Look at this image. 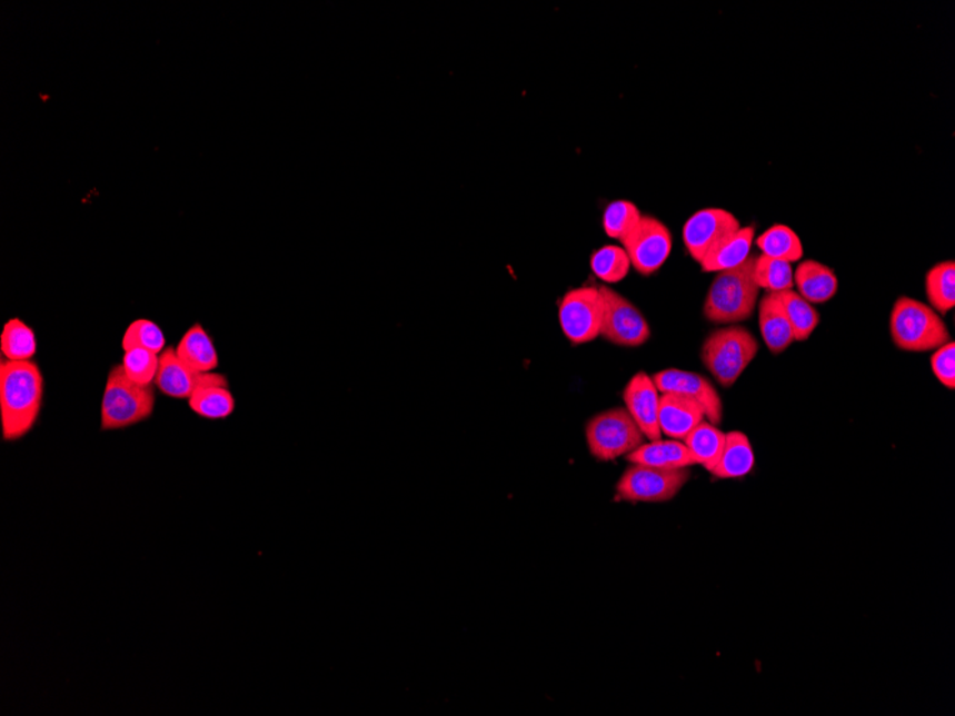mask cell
<instances>
[{
  "instance_id": "1",
  "label": "cell",
  "mask_w": 955,
  "mask_h": 716,
  "mask_svg": "<svg viewBox=\"0 0 955 716\" xmlns=\"http://www.w3.org/2000/svg\"><path fill=\"white\" fill-rule=\"evenodd\" d=\"M44 397V379L34 360L0 362V417L8 442L22 439L37 425Z\"/></svg>"
},
{
  "instance_id": "2",
  "label": "cell",
  "mask_w": 955,
  "mask_h": 716,
  "mask_svg": "<svg viewBox=\"0 0 955 716\" xmlns=\"http://www.w3.org/2000/svg\"><path fill=\"white\" fill-rule=\"evenodd\" d=\"M755 255L737 268L714 278L704 302V317L715 325H737L753 317L759 287L755 282Z\"/></svg>"
},
{
  "instance_id": "3",
  "label": "cell",
  "mask_w": 955,
  "mask_h": 716,
  "mask_svg": "<svg viewBox=\"0 0 955 716\" xmlns=\"http://www.w3.org/2000/svg\"><path fill=\"white\" fill-rule=\"evenodd\" d=\"M889 332L895 347L905 352H934L952 340L947 325L932 307L907 297L894 304Z\"/></svg>"
},
{
  "instance_id": "4",
  "label": "cell",
  "mask_w": 955,
  "mask_h": 716,
  "mask_svg": "<svg viewBox=\"0 0 955 716\" xmlns=\"http://www.w3.org/2000/svg\"><path fill=\"white\" fill-rule=\"evenodd\" d=\"M152 385L135 382L122 364L109 370L101 407V429H127L152 417L155 409Z\"/></svg>"
},
{
  "instance_id": "5",
  "label": "cell",
  "mask_w": 955,
  "mask_h": 716,
  "mask_svg": "<svg viewBox=\"0 0 955 716\" xmlns=\"http://www.w3.org/2000/svg\"><path fill=\"white\" fill-rule=\"evenodd\" d=\"M759 344L747 328L739 325L719 328L704 340L702 359L715 380L732 388L757 357Z\"/></svg>"
},
{
  "instance_id": "6",
  "label": "cell",
  "mask_w": 955,
  "mask_h": 716,
  "mask_svg": "<svg viewBox=\"0 0 955 716\" xmlns=\"http://www.w3.org/2000/svg\"><path fill=\"white\" fill-rule=\"evenodd\" d=\"M585 438L589 454L601 463L628 457L647 439L625 408H613L595 415L585 425Z\"/></svg>"
},
{
  "instance_id": "7",
  "label": "cell",
  "mask_w": 955,
  "mask_h": 716,
  "mask_svg": "<svg viewBox=\"0 0 955 716\" xmlns=\"http://www.w3.org/2000/svg\"><path fill=\"white\" fill-rule=\"evenodd\" d=\"M689 478V468L667 470L631 465L619 478L615 494L625 503H668L677 497Z\"/></svg>"
},
{
  "instance_id": "8",
  "label": "cell",
  "mask_w": 955,
  "mask_h": 716,
  "mask_svg": "<svg viewBox=\"0 0 955 716\" xmlns=\"http://www.w3.org/2000/svg\"><path fill=\"white\" fill-rule=\"evenodd\" d=\"M558 318L565 338L575 347L599 338L604 318V300L599 288L568 290L559 300Z\"/></svg>"
},
{
  "instance_id": "9",
  "label": "cell",
  "mask_w": 955,
  "mask_h": 716,
  "mask_svg": "<svg viewBox=\"0 0 955 716\" xmlns=\"http://www.w3.org/2000/svg\"><path fill=\"white\" fill-rule=\"evenodd\" d=\"M604 300L601 335L619 348H639L651 338V328L631 300L609 287H599Z\"/></svg>"
},
{
  "instance_id": "10",
  "label": "cell",
  "mask_w": 955,
  "mask_h": 716,
  "mask_svg": "<svg viewBox=\"0 0 955 716\" xmlns=\"http://www.w3.org/2000/svg\"><path fill=\"white\" fill-rule=\"evenodd\" d=\"M623 248L633 268L643 277H651L664 267L673 250V237L661 220L643 215L637 227L623 240Z\"/></svg>"
},
{
  "instance_id": "11",
  "label": "cell",
  "mask_w": 955,
  "mask_h": 716,
  "mask_svg": "<svg viewBox=\"0 0 955 716\" xmlns=\"http://www.w3.org/2000/svg\"><path fill=\"white\" fill-rule=\"evenodd\" d=\"M742 223L729 210L722 208H705L695 212L685 222L683 240L689 257L702 263L714 249L733 237Z\"/></svg>"
},
{
  "instance_id": "12",
  "label": "cell",
  "mask_w": 955,
  "mask_h": 716,
  "mask_svg": "<svg viewBox=\"0 0 955 716\" xmlns=\"http://www.w3.org/2000/svg\"><path fill=\"white\" fill-rule=\"evenodd\" d=\"M654 384L657 385L661 394H677L682 397L695 400L704 409L705 419L708 422L717 425L723 422V400L703 375L689 372L683 369H665L661 372L655 374Z\"/></svg>"
},
{
  "instance_id": "13",
  "label": "cell",
  "mask_w": 955,
  "mask_h": 716,
  "mask_svg": "<svg viewBox=\"0 0 955 716\" xmlns=\"http://www.w3.org/2000/svg\"><path fill=\"white\" fill-rule=\"evenodd\" d=\"M223 377L225 375L217 372H197L179 359L177 349L169 347L159 355V368L153 384L167 397L189 399L198 388L217 382Z\"/></svg>"
},
{
  "instance_id": "14",
  "label": "cell",
  "mask_w": 955,
  "mask_h": 716,
  "mask_svg": "<svg viewBox=\"0 0 955 716\" xmlns=\"http://www.w3.org/2000/svg\"><path fill=\"white\" fill-rule=\"evenodd\" d=\"M659 392L654 379L645 372L635 374L623 392L625 409L649 440L661 439L659 429Z\"/></svg>"
},
{
  "instance_id": "15",
  "label": "cell",
  "mask_w": 955,
  "mask_h": 716,
  "mask_svg": "<svg viewBox=\"0 0 955 716\" xmlns=\"http://www.w3.org/2000/svg\"><path fill=\"white\" fill-rule=\"evenodd\" d=\"M704 419V409L695 400L677 394L659 397L658 422L665 437L684 440Z\"/></svg>"
},
{
  "instance_id": "16",
  "label": "cell",
  "mask_w": 955,
  "mask_h": 716,
  "mask_svg": "<svg viewBox=\"0 0 955 716\" xmlns=\"http://www.w3.org/2000/svg\"><path fill=\"white\" fill-rule=\"evenodd\" d=\"M625 458L631 465L667 470L684 469L697 465L683 440L677 439L649 440Z\"/></svg>"
},
{
  "instance_id": "17",
  "label": "cell",
  "mask_w": 955,
  "mask_h": 716,
  "mask_svg": "<svg viewBox=\"0 0 955 716\" xmlns=\"http://www.w3.org/2000/svg\"><path fill=\"white\" fill-rule=\"evenodd\" d=\"M758 324L769 352L778 355L792 347L794 332L778 294H767L759 300Z\"/></svg>"
},
{
  "instance_id": "18",
  "label": "cell",
  "mask_w": 955,
  "mask_h": 716,
  "mask_svg": "<svg viewBox=\"0 0 955 716\" xmlns=\"http://www.w3.org/2000/svg\"><path fill=\"white\" fill-rule=\"evenodd\" d=\"M794 285L809 304H825L835 297L838 279L834 270L817 260H804L794 270Z\"/></svg>"
},
{
  "instance_id": "19",
  "label": "cell",
  "mask_w": 955,
  "mask_h": 716,
  "mask_svg": "<svg viewBox=\"0 0 955 716\" xmlns=\"http://www.w3.org/2000/svg\"><path fill=\"white\" fill-rule=\"evenodd\" d=\"M755 454L747 435L733 430L725 434V445L717 467L712 473L717 479H739L754 469Z\"/></svg>"
},
{
  "instance_id": "20",
  "label": "cell",
  "mask_w": 955,
  "mask_h": 716,
  "mask_svg": "<svg viewBox=\"0 0 955 716\" xmlns=\"http://www.w3.org/2000/svg\"><path fill=\"white\" fill-rule=\"evenodd\" d=\"M177 355L182 362L197 372H213L219 367L218 350L207 330L201 325H193L183 338L179 340Z\"/></svg>"
},
{
  "instance_id": "21",
  "label": "cell",
  "mask_w": 955,
  "mask_h": 716,
  "mask_svg": "<svg viewBox=\"0 0 955 716\" xmlns=\"http://www.w3.org/2000/svg\"><path fill=\"white\" fill-rule=\"evenodd\" d=\"M233 395L229 389L227 377L217 382L203 385L189 398V408L199 417L211 420H221L231 417L235 412Z\"/></svg>"
},
{
  "instance_id": "22",
  "label": "cell",
  "mask_w": 955,
  "mask_h": 716,
  "mask_svg": "<svg viewBox=\"0 0 955 716\" xmlns=\"http://www.w3.org/2000/svg\"><path fill=\"white\" fill-rule=\"evenodd\" d=\"M754 235V227H745L737 230L733 237L724 240L717 249H714L699 263L702 265L703 272L718 274L723 272V270L737 268L738 265L744 263L745 260L752 257L749 252H752Z\"/></svg>"
},
{
  "instance_id": "23",
  "label": "cell",
  "mask_w": 955,
  "mask_h": 716,
  "mask_svg": "<svg viewBox=\"0 0 955 716\" xmlns=\"http://www.w3.org/2000/svg\"><path fill=\"white\" fill-rule=\"evenodd\" d=\"M683 442L688 448L689 454L693 455L695 463L702 465L708 473H712L717 467L719 458H722L725 434L717 425L704 419L702 424H698L688 434V437Z\"/></svg>"
},
{
  "instance_id": "24",
  "label": "cell",
  "mask_w": 955,
  "mask_h": 716,
  "mask_svg": "<svg viewBox=\"0 0 955 716\" xmlns=\"http://www.w3.org/2000/svg\"><path fill=\"white\" fill-rule=\"evenodd\" d=\"M925 294L928 302L938 315H947L955 307V263L954 260L934 265L925 277Z\"/></svg>"
},
{
  "instance_id": "25",
  "label": "cell",
  "mask_w": 955,
  "mask_h": 716,
  "mask_svg": "<svg viewBox=\"0 0 955 716\" xmlns=\"http://www.w3.org/2000/svg\"><path fill=\"white\" fill-rule=\"evenodd\" d=\"M765 257L798 262L804 257L802 239L794 230L785 225H774L755 240Z\"/></svg>"
},
{
  "instance_id": "26",
  "label": "cell",
  "mask_w": 955,
  "mask_h": 716,
  "mask_svg": "<svg viewBox=\"0 0 955 716\" xmlns=\"http://www.w3.org/2000/svg\"><path fill=\"white\" fill-rule=\"evenodd\" d=\"M778 297L792 325L794 339L798 342L809 339L819 324L817 309L793 289L778 292Z\"/></svg>"
},
{
  "instance_id": "27",
  "label": "cell",
  "mask_w": 955,
  "mask_h": 716,
  "mask_svg": "<svg viewBox=\"0 0 955 716\" xmlns=\"http://www.w3.org/2000/svg\"><path fill=\"white\" fill-rule=\"evenodd\" d=\"M595 277L605 284H618L628 277L631 270V260L623 247L618 245H605L595 250L589 259Z\"/></svg>"
},
{
  "instance_id": "28",
  "label": "cell",
  "mask_w": 955,
  "mask_h": 716,
  "mask_svg": "<svg viewBox=\"0 0 955 716\" xmlns=\"http://www.w3.org/2000/svg\"><path fill=\"white\" fill-rule=\"evenodd\" d=\"M0 347L7 359L31 360L37 354V337L23 320L13 318L4 324Z\"/></svg>"
},
{
  "instance_id": "29",
  "label": "cell",
  "mask_w": 955,
  "mask_h": 716,
  "mask_svg": "<svg viewBox=\"0 0 955 716\" xmlns=\"http://www.w3.org/2000/svg\"><path fill=\"white\" fill-rule=\"evenodd\" d=\"M755 282L767 294H778L794 288V269L787 260H779L765 255L755 259Z\"/></svg>"
},
{
  "instance_id": "30",
  "label": "cell",
  "mask_w": 955,
  "mask_h": 716,
  "mask_svg": "<svg viewBox=\"0 0 955 716\" xmlns=\"http://www.w3.org/2000/svg\"><path fill=\"white\" fill-rule=\"evenodd\" d=\"M641 218V210L631 200H615L604 210L603 228L609 238L623 242Z\"/></svg>"
},
{
  "instance_id": "31",
  "label": "cell",
  "mask_w": 955,
  "mask_h": 716,
  "mask_svg": "<svg viewBox=\"0 0 955 716\" xmlns=\"http://www.w3.org/2000/svg\"><path fill=\"white\" fill-rule=\"evenodd\" d=\"M133 348L148 349L161 355L165 350V335L159 325L149 319L133 320L123 335L122 349L127 352Z\"/></svg>"
},
{
  "instance_id": "32",
  "label": "cell",
  "mask_w": 955,
  "mask_h": 716,
  "mask_svg": "<svg viewBox=\"0 0 955 716\" xmlns=\"http://www.w3.org/2000/svg\"><path fill=\"white\" fill-rule=\"evenodd\" d=\"M123 368L128 377L141 385H152L159 368V355L152 350L133 348L123 357Z\"/></svg>"
},
{
  "instance_id": "33",
  "label": "cell",
  "mask_w": 955,
  "mask_h": 716,
  "mask_svg": "<svg viewBox=\"0 0 955 716\" xmlns=\"http://www.w3.org/2000/svg\"><path fill=\"white\" fill-rule=\"evenodd\" d=\"M932 369L934 377L944 385L945 388L953 390L955 388V344L949 340L942 348L934 350L932 357Z\"/></svg>"
}]
</instances>
